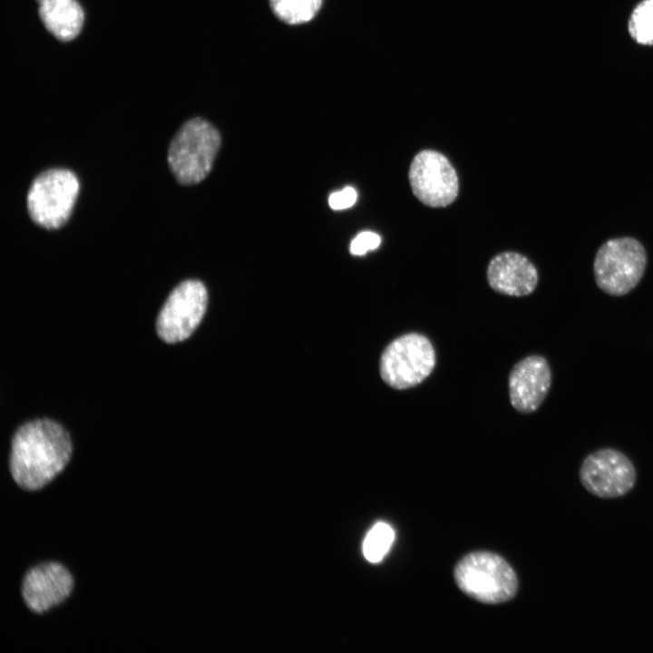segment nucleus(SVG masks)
<instances>
[{"label": "nucleus", "mask_w": 653, "mask_h": 653, "mask_svg": "<svg viewBox=\"0 0 653 653\" xmlns=\"http://www.w3.org/2000/svg\"><path fill=\"white\" fill-rule=\"evenodd\" d=\"M408 178L414 196L424 205L446 207L458 194L457 173L442 153L424 150L413 159Z\"/></svg>", "instance_id": "9"}, {"label": "nucleus", "mask_w": 653, "mask_h": 653, "mask_svg": "<svg viewBox=\"0 0 653 653\" xmlns=\"http://www.w3.org/2000/svg\"><path fill=\"white\" fill-rule=\"evenodd\" d=\"M221 144L219 131L208 121L196 117L187 121L172 138L168 162L176 180L191 185L210 171Z\"/></svg>", "instance_id": "2"}, {"label": "nucleus", "mask_w": 653, "mask_h": 653, "mask_svg": "<svg viewBox=\"0 0 653 653\" xmlns=\"http://www.w3.org/2000/svg\"><path fill=\"white\" fill-rule=\"evenodd\" d=\"M357 199L356 189L347 186L341 190L333 192L328 198V204L335 210H346L352 207Z\"/></svg>", "instance_id": "18"}, {"label": "nucleus", "mask_w": 653, "mask_h": 653, "mask_svg": "<svg viewBox=\"0 0 653 653\" xmlns=\"http://www.w3.org/2000/svg\"><path fill=\"white\" fill-rule=\"evenodd\" d=\"M551 381V369L544 356L531 355L520 360L508 377L512 406L521 414L534 413L544 402Z\"/></svg>", "instance_id": "10"}, {"label": "nucleus", "mask_w": 653, "mask_h": 653, "mask_svg": "<svg viewBox=\"0 0 653 653\" xmlns=\"http://www.w3.org/2000/svg\"><path fill=\"white\" fill-rule=\"evenodd\" d=\"M395 539L393 528L383 521L375 523L363 541V554L373 563L379 562L390 550Z\"/></svg>", "instance_id": "16"}, {"label": "nucleus", "mask_w": 653, "mask_h": 653, "mask_svg": "<svg viewBox=\"0 0 653 653\" xmlns=\"http://www.w3.org/2000/svg\"><path fill=\"white\" fill-rule=\"evenodd\" d=\"M628 31L637 44L653 45V0H642L634 7Z\"/></svg>", "instance_id": "15"}, {"label": "nucleus", "mask_w": 653, "mask_h": 653, "mask_svg": "<svg viewBox=\"0 0 653 653\" xmlns=\"http://www.w3.org/2000/svg\"><path fill=\"white\" fill-rule=\"evenodd\" d=\"M73 578L61 564L47 562L32 568L24 577L22 595L27 608L44 613L63 602L73 590Z\"/></svg>", "instance_id": "11"}, {"label": "nucleus", "mask_w": 653, "mask_h": 653, "mask_svg": "<svg viewBox=\"0 0 653 653\" xmlns=\"http://www.w3.org/2000/svg\"><path fill=\"white\" fill-rule=\"evenodd\" d=\"M208 293L202 282L188 279L169 295L156 322L159 336L167 343L188 338L200 323L206 311Z\"/></svg>", "instance_id": "8"}, {"label": "nucleus", "mask_w": 653, "mask_h": 653, "mask_svg": "<svg viewBox=\"0 0 653 653\" xmlns=\"http://www.w3.org/2000/svg\"><path fill=\"white\" fill-rule=\"evenodd\" d=\"M436 365V352L424 334L409 332L393 339L379 361L382 380L391 388L405 390L423 383Z\"/></svg>", "instance_id": "4"}, {"label": "nucleus", "mask_w": 653, "mask_h": 653, "mask_svg": "<svg viewBox=\"0 0 653 653\" xmlns=\"http://www.w3.org/2000/svg\"><path fill=\"white\" fill-rule=\"evenodd\" d=\"M453 576L463 593L482 603L506 602L518 590V579L513 569L502 557L490 551L465 555L456 564Z\"/></svg>", "instance_id": "3"}, {"label": "nucleus", "mask_w": 653, "mask_h": 653, "mask_svg": "<svg viewBox=\"0 0 653 653\" xmlns=\"http://www.w3.org/2000/svg\"><path fill=\"white\" fill-rule=\"evenodd\" d=\"M45 29L56 39L68 42L81 32L84 12L77 0H36Z\"/></svg>", "instance_id": "13"}, {"label": "nucleus", "mask_w": 653, "mask_h": 653, "mask_svg": "<svg viewBox=\"0 0 653 653\" xmlns=\"http://www.w3.org/2000/svg\"><path fill=\"white\" fill-rule=\"evenodd\" d=\"M486 278L493 291L518 297L531 294L539 280L533 263L516 252L496 255L488 265Z\"/></svg>", "instance_id": "12"}, {"label": "nucleus", "mask_w": 653, "mask_h": 653, "mask_svg": "<svg viewBox=\"0 0 653 653\" xmlns=\"http://www.w3.org/2000/svg\"><path fill=\"white\" fill-rule=\"evenodd\" d=\"M582 486L592 495L614 499L626 495L635 486L637 471L630 459L613 448L590 453L579 472Z\"/></svg>", "instance_id": "7"}, {"label": "nucleus", "mask_w": 653, "mask_h": 653, "mask_svg": "<svg viewBox=\"0 0 653 653\" xmlns=\"http://www.w3.org/2000/svg\"><path fill=\"white\" fill-rule=\"evenodd\" d=\"M71 454L72 442L61 424L50 419L30 421L12 439L10 473L20 487L38 490L65 467Z\"/></svg>", "instance_id": "1"}, {"label": "nucleus", "mask_w": 653, "mask_h": 653, "mask_svg": "<svg viewBox=\"0 0 653 653\" xmlns=\"http://www.w3.org/2000/svg\"><path fill=\"white\" fill-rule=\"evenodd\" d=\"M381 242L380 236L372 231L360 232L350 244V252L356 256L365 255L375 249Z\"/></svg>", "instance_id": "17"}, {"label": "nucleus", "mask_w": 653, "mask_h": 653, "mask_svg": "<svg viewBox=\"0 0 653 653\" xmlns=\"http://www.w3.org/2000/svg\"><path fill=\"white\" fill-rule=\"evenodd\" d=\"M323 0H269L274 15L282 22L301 24L311 21L321 8Z\"/></svg>", "instance_id": "14"}, {"label": "nucleus", "mask_w": 653, "mask_h": 653, "mask_svg": "<svg viewBox=\"0 0 653 653\" xmlns=\"http://www.w3.org/2000/svg\"><path fill=\"white\" fill-rule=\"evenodd\" d=\"M647 255L642 244L630 237L612 239L598 249L593 271L597 286L606 294L620 297L642 278Z\"/></svg>", "instance_id": "5"}, {"label": "nucleus", "mask_w": 653, "mask_h": 653, "mask_svg": "<svg viewBox=\"0 0 653 653\" xmlns=\"http://www.w3.org/2000/svg\"><path fill=\"white\" fill-rule=\"evenodd\" d=\"M79 188V180L70 170L54 168L40 173L27 194L31 219L47 229L60 228L72 213Z\"/></svg>", "instance_id": "6"}]
</instances>
